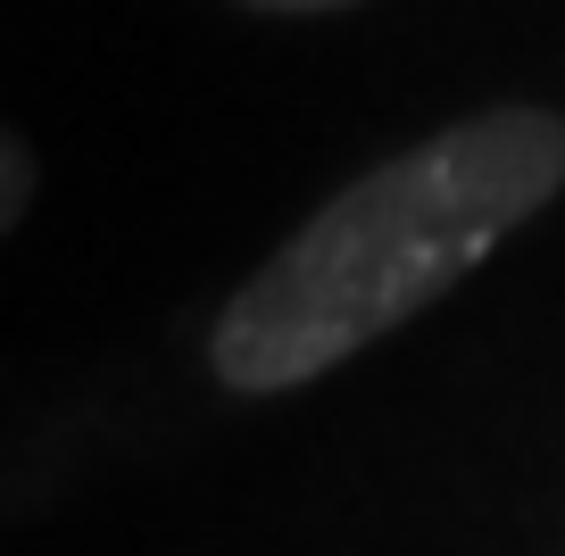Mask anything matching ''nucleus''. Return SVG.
<instances>
[{
  "instance_id": "nucleus-1",
  "label": "nucleus",
  "mask_w": 565,
  "mask_h": 556,
  "mask_svg": "<svg viewBox=\"0 0 565 556\" xmlns=\"http://www.w3.org/2000/svg\"><path fill=\"white\" fill-rule=\"evenodd\" d=\"M565 200V117L499 100L366 167L216 308L209 374L233 399L300 391L416 324L508 233Z\"/></svg>"
},
{
  "instance_id": "nucleus-2",
  "label": "nucleus",
  "mask_w": 565,
  "mask_h": 556,
  "mask_svg": "<svg viewBox=\"0 0 565 556\" xmlns=\"http://www.w3.org/2000/svg\"><path fill=\"white\" fill-rule=\"evenodd\" d=\"M0 225H25V141H9V200H0Z\"/></svg>"
},
{
  "instance_id": "nucleus-3",
  "label": "nucleus",
  "mask_w": 565,
  "mask_h": 556,
  "mask_svg": "<svg viewBox=\"0 0 565 556\" xmlns=\"http://www.w3.org/2000/svg\"><path fill=\"white\" fill-rule=\"evenodd\" d=\"M242 9H275V18H317V9H350V0H242Z\"/></svg>"
}]
</instances>
